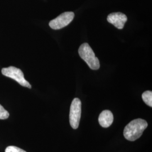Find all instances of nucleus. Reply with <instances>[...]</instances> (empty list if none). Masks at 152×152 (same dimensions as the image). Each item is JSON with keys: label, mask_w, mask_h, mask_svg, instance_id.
Here are the masks:
<instances>
[{"label": "nucleus", "mask_w": 152, "mask_h": 152, "mask_svg": "<svg viewBox=\"0 0 152 152\" xmlns=\"http://www.w3.org/2000/svg\"><path fill=\"white\" fill-rule=\"evenodd\" d=\"M147 127L148 123L145 120L140 118L132 120L126 126L124 131V135L127 140L135 141L141 137Z\"/></svg>", "instance_id": "f257e3e1"}, {"label": "nucleus", "mask_w": 152, "mask_h": 152, "mask_svg": "<svg viewBox=\"0 0 152 152\" xmlns=\"http://www.w3.org/2000/svg\"><path fill=\"white\" fill-rule=\"evenodd\" d=\"M78 53L90 69L97 70L100 68V62L91 48L87 43L82 44L78 49Z\"/></svg>", "instance_id": "f03ea898"}, {"label": "nucleus", "mask_w": 152, "mask_h": 152, "mask_svg": "<svg viewBox=\"0 0 152 152\" xmlns=\"http://www.w3.org/2000/svg\"><path fill=\"white\" fill-rule=\"evenodd\" d=\"M1 72L4 76L14 80L22 86L31 88V85L24 78V74L20 69L17 68L15 66H11L8 68H2Z\"/></svg>", "instance_id": "7ed1b4c3"}, {"label": "nucleus", "mask_w": 152, "mask_h": 152, "mask_svg": "<svg viewBox=\"0 0 152 152\" xmlns=\"http://www.w3.org/2000/svg\"><path fill=\"white\" fill-rule=\"evenodd\" d=\"M81 117V102L78 98H75L71 105L69 113V122L71 127L77 129Z\"/></svg>", "instance_id": "20e7f679"}, {"label": "nucleus", "mask_w": 152, "mask_h": 152, "mask_svg": "<svg viewBox=\"0 0 152 152\" xmlns=\"http://www.w3.org/2000/svg\"><path fill=\"white\" fill-rule=\"evenodd\" d=\"M75 17L73 12H65L51 20L49 23V26L53 29H60L67 26L71 23Z\"/></svg>", "instance_id": "39448f33"}, {"label": "nucleus", "mask_w": 152, "mask_h": 152, "mask_svg": "<svg viewBox=\"0 0 152 152\" xmlns=\"http://www.w3.org/2000/svg\"><path fill=\"white\" fill-rule=\"evenodd\" d=\"M127 20L126 15L120 12L111 13L107 17V21L119 29L124 28Z\"/></svg>", "instance_id": "423d86ee"}, {"label": "nucleus", "mask_w": 152, "mask_h": 152, "mask_svg": "<svg viewBox=\"0 0 152 152\" xmlns=\"http://www.w3.org/2000/svg\"><path fill=\"white\" fill-rule=\"evenodd\" d=\"M113 122V115L108 110H103L99 117V124L102 127L107 128L112 124Z\"/></svg>", "instance_id": "0eeeda50"}, {"label": "nucleus", "mask_w": 152, "mask_h": 152, "mask_svg": "<svg viewBox=\"0 0 152 152\" xmlns=\"http://www.w3.org/2000/svg\"><path fill=\"white\" fill-rule=\"evenodd\" d=\"M142 99L144 102L148 106L152 107V92L151 91H146L142 94Z\"/></svg>", "instance_id": "6e6552de"}, {"label": "nucleus", "mask_w": 152, "mask_h": 152, "mask_svg": "<svg viewBox=\"0 0 152 152\" xmlns=\"http://www.w3.org/2000/svg\"><path fill=\"white\" fill-rule=\"evenodd\" d=\"M9 115V113L0 104V120H6Z\"/></svg>", "instance_id": "1a4fd4ad"}, {"label": "nucleus", "mask_w": 152, "mask_h": 152, "mask_svg": "<svg viewBox=\"0 0 152 152\" xmlns=\"http://www.w3.org/2000/svg\"><path fill=\"white\" fill-rule=\"evenodd\" d=\"M5 152H27L22 149L15 147V146H9L7 147L5 149Z\"/></svg>", "instance_id": "9d476101"}]
</instances>
